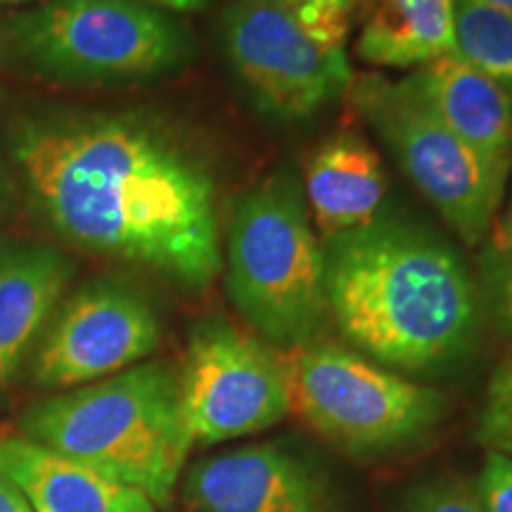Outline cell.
Segmentation results:
<instances>
[{
  "instance_id": "obj_1",
  "label": "cell",
  "mask_w": 512,
  "mask_h": 512,
  "mask_svg": "<svg viewBox=\"0 0 512 512\" xmlns=\"http://www.w3.org/2000/svg\"><path fill=\"white\" fill-rule=\"evenodd\" d=\"M3 152L34 219L64 245L183 290H204L221 275L214 174L159 119L38 105L8 119Z\"/></svg>"
},
{
  "instance_id": "obj_2",
  "label": "cell",
  "mask_w": 512,
  "mask_h": 512,
  "mask_svg": "<svg viewBox=\"0 0 512 512\" xmlns=\"http://www.w3.org/2000/svg\"><path fill=\"white\" fill-rule=\"evenodd\" d=\"M325 292L347 342L382 366L425 370L456 356L477 323V290L453 247L399 221L323 242Z\"/></svg>"
},
{
  "instance_id": "obj_3",
  "label": "cell",
  "mask_w": 512,
  "mask_h": 512,
  "mask_svg": "<svg viewBox=\"0 0 512 512\" xmlns=\"http://www.w3.org/2000/svg\"><path fill=\"white\" fill-rule=\"evenodd\" d=\"M19 434L169 505L192 441L178 373L143 361L105 380L50 394L24 408Z\"/></svg>"
},
{
  "instance_id": "obj_4",
  "label": "cell",
  "mask_w": 512,
  "mask_h": 512,
  "mask_svg": "<svg viewBox=\"0 0 512 512\" xmlns=\"http://www.w3.org/2000/svg\"><path fill=\"white\" fill-rule=\"evenodd\" d=\"M230 302L264 342L292 351L330 316L325 256L302 190L275 176L235 204L223 238Z\"/></svg>"
},
{
  "instance_id": "obj_5",
  "label": "cell",
  "mask_w": 512,
  "mask_h": 512,
  "mask_svg": "<svg viewBox=\"0 0 512 512\" xmlns=\"http://www.w3.org/2000/svg\"><path fill=\"white\" fill-rule=\"evenodd\" d=\"M5 46L29 72L62 83L157 79L190 55L183 24L138 0H41L10 19Z\"/></svg>"
},
{
  "instance_id": "obj_6",
  "label": "cell",
  "mask_w": 512,
  "mask_h": 512,
  "mask_svg": "<svg viewBox=\"0 0 512 512\" xmlns=\"http://www.w3.org/2000/svg\"><path fill=\"white\" fill-rule=\"evenodd\" d=\"M347 95L441 219L467 245L482 242L505 183L441 121L415 76H354Z\"/></svg>"
},
{
  "instance_id": "obj_7",
  "label": "cell",
  "mask_w": 512,
  "mask_h": 512,
  "mask_svg": "<svg viewBox=\"0 0 512 512\" xmlns=\"http://www.w3.org/2000/svg\"><path fill=\"white\" fill-rule=\"evenodd\" d=\"M290 413L344 451H387L441 418V396L332 342L285 351Z\"/></svg>"
},
{
  "instance_id": "obj_8",
  "label": "cell",
  "mask_w": 512,
  "mask_h": 512,
  "mask_svg": "<svg viewBox=\"0 0 512 512\" xmlns=\"http://www.w3.org/2000/svg\"><path fill=\"white\" fill-rule=\"evenodd\" d=\"M176 373L192 446L264 432L290 415L285 351L226 320H207L192 330Z\"/></svg>"
},
{
  "instance_id": "obj_9",
  "label": "cell",
  "mask_w": 512,
  "mask_h": 512,
  "mask_svg": "<svg viewBox=\"0 0 512 512\" xmlns=\"http://www.w3.org/2000/svg\"><path fill=\"white\" fill-rule=\"evenodd\" d=\"M221 46L233 74L275 119H309L354 83L344 48L311 38L268 0L230 5L221 19Z\"/></svg>"
},
{
  "instance_id": "obj_10",
  "label": "cell",
  "mask_w": 512,
  "mask_h": 512,
  "mask_svg": "<svg viewBox=\"0 0 512 512\" xmlns=\"http://www.w3.org/2000/svg\"><path fill=\"white\" fill-rule=\"evenodd\" d=\"M162 339L157 311L136 285L95 278L64 294L31 356L38 389L67 392L150 358Z\"/></svg>"
},
{
  "instance_id": "obj_11",
  "label": "cell",
  "mask_w": 512,
  "mask_h": 512,
  "mask_svg": "<svg viewBox=\"0 0 512 512\" xmlns=\"http://www.w3.org/2000/svg\"><path fill=\"white\" fill-rule=\"evenodd\" d=\"M190 512H325L316 477L273 444L202 458L185 472Z\"/></svg>"
},
{
  "instance_id": "obj_12",
  "label": "cell",
  "mask_w": 512,
  "mask_h": 512,
  "mask_svg": "<svg viewBox=\"0 0 512 512\" xmlns=\"http://www.w3.org/2000/svg\"><path fill=\"white\" fill-rule=\"evenodd\" d=\"M72 278V259L60 249L0 238V394L31 363Z\"/></svg>"
},
{
  "instance_id": "obj_13",
  "label": "cell",
  "mask_w": 512,
  "mask_h": 512,
  "mask_svg": "<svg viewBox=\"0 0 512 512\" xmlns=\"http://www.w3.org/2000/svg\"><path fill=\"white\" fill-rule=\"evenodd\" d=\"M411 74L441 121L489 166L491 174L508 181L512 166L508 95L456 53L441 55Z\"/></svg>"
},
{
  "instance_id": "obj_14",
  "label": "cell",
  "mask_w": 512,
  "mask_h": 512,
  "mask_svg": "<svg viewBox=\"0 0 512 512\" xmlns=\"http://www.w3.org/2000/svg\"><path fill=\"white\" fill-rule=\"evenodd\" d=\"M0 470L8 472L34 512H159L143 491L19 432L0 434Z\"/></svg>"
},
{
  "instance_id": "obj_15",
  "label": "cell",
  "mask_w": 512,
  "mask_h": 512,
  "mask_svg": "<svg viewBox=\"0 0 512 512\" xmlns=\"http://www.w3.org/2000/svg\"><path fill=\"white\" fill-rule=\"evenodd\" d=\"M311 223L320 240H332L377 221L387 178L375 147L356 131L323 140L304 171Z\"/></svg>"
},
{
  "instance_id": "obj_16",
  "label": "cell",
  "mask_w": 512,
  "mask_h": 512,
  "mask_svg": "<svg viewBox=\"0 0 512 512\" xmlns=\"http://www.w3.org/2000/svg\"><path fill=\"white\" fill-rule=\"evenodd\" d=\"M356 55L373 67L420 69L453 53V0H358Z\"/></svg>"
},
{
  "instance_id": "obj_17",
  "label": "cell",
  "mask_w": 512,
  "mask_h": 512,
  "mask_svg": "<svg viewBox=\"0 0 512 512\" xmlns=\"http://www.w3.org/2000/svg\"><path fill=\"white\" fill-rule=\"evenodd\" d=\"M453 53L512 100V15L472 0H453Z\"/></svg>"
},
{
  "instance_id": "obj_18",
  "label": "cell",
  "mask_w": 512,
  "mask_h": 512,
  "mask_svg": "<svg viewBox=\"0 0 512 512\" xmlns=\"http://www.w3.org/2000/svg\"><path fill=\"white\" fill-rule=\"evenodd\" d=\"M325 46L344 48L358 0H268Z\"/></svg>"
},
{
  "instance_id": "obj_19",
  "label": "cell",
  "mask_w": 512,
  "mask_h": 512,
  "mask_svg": "<svg viewBox=\"0 0 512 512\" xmlns=\"http://www.w3.org/2000/svg\"><path fill=\"white\" fill-rule=\"evenodd\" d=\"M477 437L486 451L503 453L512 460V361H503L491 373Z\"/></svg>"
},
{
  "instance_id": "obj_20",
  "label": "cell",
  "mask_w": 512,
  "mask_h": 512,
  "mask_svg": "<svg viewBox=\"0 0 512 512\" xmlns=\"http://www.w3.org/2000/svg\"><path fill=\"white\" fill-rule=\"evenodd\" d=\"M486 285L501 328L512 335V228L498 226L484 254Z\"/></svg>"
},
{
  "instance_id": "obj_21",
  "label": "cell",
  "mask_w": 512,
  "mask_h": 512,
  "mask_svg": "<svg viewBox=\"0 0 512 512\" xmlns=\"http://www.w3.org/2000/svg\"><path fill=\"white\" fill-rule=\"evenodd\" d=\"M406 512H484L475 489L456 479H439L415 491Z\"/></svg>"
},
{
  "instance_id": "obj_22",
  "label": "cell",
  "mask_w": 512,
  "mask_h": 512,
  "mask_svg": "<svg viewBox=\"0 0 512 512\" xmlns=\"http://www.w3.org/2000/svg\"><path fill=\"white\" fill-rule=\"evenodd\" d=\"M475 491L484 512H512V460L503 453L486 451Z\"/></svg>"
},
{
  "instance_id": "obj_23",
  "label": "cell",
  "mask_w": 512,
  "mask_h": 512,
  "mask_svg": "<svg viewBox=\"0 0 512 512\" xmlns=\"http://www.w3.org/2000/svg\"><path fill=\"white\" fill-rule=\"evenodd\" d=\"M0 512H34L5 470H0Z\"/></svg>"
},
{
  "instance_id": "obj_24",
  "label": "cell",
  "mask_w": 512,
  "mask_h": 512,
  "mask_svg": "<svg viewBox=\"0 0 512 512\" xmlns=\"http://www.w3.org/2000/svg\"><path fill=\"white\" fill-rule=\"evenodd\" d=\"M138 3L150 5L162 12H200L209 5V0H138Z\"/></svg>"
},
{
  "instance_id": "obj_25",
  "label": "cell",
  "mask_w": 512,
  "mask_h": 512,
  "mask_svg": "<svg viewBox=\"0 0 512 512\" xmlns=\"http://www.w3.org/2000/svg\"><path fill=\"white\" fill-rule=\"evenodd\" d=\"M15 195H17L15 181H12L10 169H8V164H5V159L0 157V211L8 209L10 202H15Z\"/></svg>"
},
{
  "instance_id": "obj_26",
  "label": "cell",
  "mask_w": 512,
  "mask_h": 512,
  "mask_svg": "<svg viewBox=\"0 0 512 512\" xmlns=\"http://www.w3.org/2000/svg\"><path fill=\"white\" fill-rule=\"evenodd\" d=\"M472 3L486 5V8H494V10L510 12V15H512V0H472Z\"/></svg>"
},
{
  "instance_id": "obj_27",
  "label": "cell",
  "mask_w": 512,
  "mask_h": 512,
  "mask_svg": "<svg viewBox=\"0 0 512 512\" xmlns=\"http://www.w3.org/2000/svg\"><path fill=\"white\" fill-rule=\"evenodd\" d=\"M27 3H36V0H0V5H27ZM41 3V0H38Z\"/></svg>"
},
{
  "instance_id": "obj_28",
  "label": "cell",
  "mask_w": 512,
  "mask_h": 512,
  "mask_svg": "<svg viewBox=\"0 0 512 512\" xmlns=\"http://www.w3.org/2000/svg\"><path fill=\"white\" fill-rule=\"evenodd\" d=\"M5 50H8V46H5V31H3V29H0V60H3Z\"/></svg>"
},
{
  "instance_id": "obj_29",
  "label": "cell",
  "mask_w": 512,
  "mask_h": 512,
  "mask_svg": "<svg viewBox=\"0 0 512 512\" xmlns=\"http://www.w3.org/2000/svg\"><path fill=\"white\" fill-rule=\"evenodd\" d=\"M501 226H505V228H512V204H510L508 214H505V219H503V223H501Z\"/></svg>"
}]
</instances>
